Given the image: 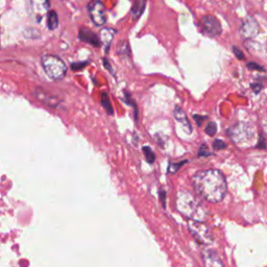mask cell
Segmentation results:
<instances>
[{"instance_id": "cell-1", "label": "cell", "mask_w": 267, "mask_h": 267, "mask_svg": "<svg viewBox=\"0 0 267 267\" xmlns=\"http://www.w3.org/2000/svg\"><path fill=\"white\" fill-rule=\"evenodd\" d=\"M192 185L200 198L213 203L224 200L228 191L226 177L217 169H208L197 172L192 177Z\"/></svg>"}, {"instance_id": "cell-2", "label": "cell", "mask_w": 267, "mask_h": 267, "mask_svg": "<svg viewBox=\"0 0 267 267\" xmlns=\"http://www.w3.org/2000/svg\"><path fill=\"white\" fill-rule=\"evenodd\" d=\"M176 207L184 216L192 220L204 221L208 212L200 201L189 191H180L176 199Z\"/></svg>"}, {"instance_id": "cell-3", "label": "cell", "mask_w": 267, "mask_h": 267, "mask_svg": "<svg viewBox=\"0 0 267 267\" xmlns=\"http://www.w3.org/2000/svg\"><path fill=\"white\" fill-rule=\"evenodd\" d=\"M228 136L240 148H248L254 143L256 132L253 126L245 122H238L228 129Z\"/></svg>"}, {"instance_id": "cell-4", "label": "cell", "mask_w": 267, "mask_h": 267, "mask_svg": "<svg viewBox=\"0 0 267 267\" xmlns=\"http://www.w3.org/2000/svg\"><path fill=\"white\" fill-rule=\"evenodd\" d=\"M42 67L45 71V73L48 75L49 78L53 79V81H60L63 78L67 73V66L57 56L52 55H46L42 58Z\"/></svg>"}, {"instance_id": "cell-5", "label": "cell", "mask_w": 267, "mask_h": 267, "mask_svg": "<svg viewBox=\"0 0 267 267\" xmlns=\"http://www.w3.org/2000/svg\"><path fill=\"white\" fill-rule=\"evenodd\" d=\"M188 229L191 235L200 244L209 245L213 242V235L211 230L203 224V221L190 220L188 222Z\"/></svg>"}, {"instance_id": "cell-6", "label": "cell", "mask_w": 267, "mask_h": 267, "mask_svg": "<svg viewBox=\"0 0 267 267\" xmlns=\"http://www.w3.org/2000/svg\"><path fill=\"white\" fill-rule=\"evenodd\" d=\"M89 16L96 26H101L106 22V13L103 3L100 0H92L87 5Z\"/></svg>"}, {"instance_id": "cell-7", "label": "cell", "mask_w": 267, "mask_h": 267, "mask_svg": "<svg viewBox=\"0 0 267 267\" xmlns=\"http://www.w3.org/2000/svg\"><path fill=\"white\" fill-rule=\"evenodd\" d=\"M201 28L203 32L211 37H217L222 32L221 24L215 16L206 15L201 18L200 20Z\"/></svg>"}, {"instance_id": "cell-8", "label": "cell", "mask_w": 267, "mask_h": 267, "mask_svg": "<svg viewBox=\"0 0 267 267\" xmlns=\"http://www.w3.org/2000/svg\"><path fill=\"white\" fill-rule=\"evenodd\" d=\"M240 33L245 39L255 38L259 33V24L257 23L253 17H248L243 20L241 28H240Z\"/></svg>"}, {"instance_id": "cell-9", "label": "cell", "mask_w": 267, "mask_h": 267, "mask_svg": "<svg viewBox=\"0 0 267 267\" xmlns=\"http://www.w3.org/2000/svg\"><path fill=\"white\" fill-rule=\"evenodd\" d=\"M78 38L86 43L91 44V45L95 47H100L101 45L100 39L97 37V35L91 30L86 29V28H82L81 30H79Z\"/></svg>"}, {"instance_id": "cell-10", "label": "cell", "mask_w": 267, "mask_h": 267, "mask_svg": "<svg viewBox=\"0 0 267 267\" xmlns=\"http://www.w3.org/2000/svg\"><path fill=\"white\" fill-rule=\"evenodd\" d=\"M173 115H174L175 120L182 124L184 130H185V132L187 134H191L192 131H193V129L191 127V124H190V121H189L188 117H187L186 113L183 111V109L181 108V106H179V105L175 106Z\"/></svg>"}, {"instance_id": "cell-11", "label": "cell", "mask_w": 267, "mask_h": 267, "mask_svg": "<svg viewBox=\"0 0 267 267\" xmlns=\"http://www.w3.org/2000/svg\"><path fill=\"white\" fill-rule=\"evenodd\" d=\"M30 6L32 12L41 18L48 11L49 0H30Z\"/></svg>"}, {"instance_id": "cell-12", "label": "cell", "mask_w": 267, "mask_h": 267, "mask_svg": "<svg viewBox=\"0 0 267 267\" xmlns=\"http://www.w3.org/2000/svg\"><path fill=\"white\" fill-rule=\"evenodd\" d=\"M203 263L206 266H222L218 255L214 251H207L203 253Z\"/></svg>"}, {"instance_id": "cell-13", "label": "cell", "mask_w": 267, "mask_h": 267, "mask_svg": "<svg viewBox=\"0 0 267 267\" xmlns=\"http://www.w3.org/2000/svg\"><path fill=\"white\" fill-rule=\"evenodd\" d=\"M115 33H116V31L113 30V29H104L100 32V41L101 43L104 44V46H105V49L108 50L110 45H111V43L114 39V35Z\"/></svg>"}, {"instance_id": "cell-14", "label": "cell", "mask_w": 267, "mask_h": 267, "mask_svg": "<svg viewBox=\"0 0 267 267\" xmlns=\"http://www.w3.org/2000/svg\"><path fill=\"white\" fill-rule=\"evenodd\" d=\"M145 5H146V0H136L134 2L133 8H132V14L134 19H138V18L143 14L145 10Z\"/></svg>"}, {"instance_id": "cell-15", "label": "cell", "mask_w": 267, "mask_h": 267, "mask_svg": "<svg viewBox=\"0 0 267 267\" xmlns=\"http://www.w3.org/2000/svg\"><path fill=\"white\" fill-rule=\"evenodd\" d=\"M35 96H37V99L41 100V101H44L48 105H51V106L57 105L58 101L56 100V99H53V97H49V95L47 93H45L44 91H41L40 89H38V91L35 92Z\"/></svg>"}, {"instance_id": "cell-16", "label": "cell", "mask_w": 267, "mask_h": 267, "mask_svg": "<svg viewBox=\"0 0 267 267\" xmlns=\"http://www.w3.org/2000/svg\"><path fill=\"white\" fill-rule=\"evenodd\" d=\"M47 25L48 29L53 31L58 28L59 25V18L58 14L55 11H50L47 13Z\"/></svg>"}, {"instance_id": "cell-17", "label": "cell", "mask_w": 267, "mask_h": 267, "mask_svg": "<svg viewBox=\"0 0 267 267\" xmlns=\"http://www.w3.org/2000/svg\"><path fill=\"white\" fill-rule=\"evenodd\" d=\"M101 103L103 105L104 110L106 111V113H108L109 115H113L114 112H113V109H112V104H111L109 96L106 93H102V95H101Z\"/></svg>"}, {"instance_id": "cell-18", "label": "cell", "mask_w": 267, "mask_h": 267, "mask_svg": "<svg viewBox=\"0 0 267 267\" xmlns=\"http://www.w3.org/2000/svg\"><path fill=\"white\" fill-rule=\"evenodd\" d=\"M143 154H144V156H145V159H146V161L148 162V163H154L155 162V160H156V156H155V154H154V151L153 150H151V148L150 147H148V146H144L143 147Z\"/></svg>"}, {"instance_id": "cell-19", "label": "cell", "mask_w": 267, "mask_h": 267, "mask_svg": "<svg viewBox=\"0 0 267 267\" xmlns=\"http://www.w3.org/2000/svg\"><path fill=\"white\" fill-rule=\"evenodd\" d=\"M204 131H206L207 135H209V136H214L215 134H216V132H217V126H216V123H215V122H213V121L209 122V123L207 124V127H206V130H204Z\"/></svg>"}, {"instance_id": "cell-20", "label": "cell", "mask_w": 267, "mask_h": 267, "mask_svg": "<svg viewBox=\"0 0 267 267\" xmlns=\"http://www.w3.org/2000/svg\"><path fill=\"white\" fill-rule=\"evenodd\" d=\"M185 163H187V162L184 161V162H181L179 164H170V165H169V167H168V173H171V174L175 173L181 168V166L184 165Z\"/></svg>"}, {"instance_id": "cell-21", "label": "cell", "mask_w": 267, "mask_h": 267, "mask_svg": "<svg viewBox=\"0 0 267 267\" xmlns=\"http://www.w3.org/2000/svg\"><path fill=\"white\" fill-rule=\"evenodd\" d=\"M213 147H214L215 150H220V149L226 148L227 144L225 143L224 141H221V140H215L214 142H213Z\"/></svg>"}, {"instance_id": "cell-22", "label": "cell", "mask_w": 267, "mask_h": 267, "mask_svg": "<svg viewBox=\"0 0 267 267\" xmlns=\"http://www.w3.org/2000/svg\"><path fill=\"white\" fill-rule=\"evenodd\" d=\"M211 153L209 151V149L207 148V145L206 144H202L200 147V151H199V156L200 157H208L210 156Z\"/></svg>"}, {"instance_id": "cell-23", "label": "cell", "mask_w": 267, "mask_h": 267, "mask_svg": "<svg viewBox=\"0 0 267 267\" xmlns=\"http://www.w3.org/2000/svg\"><path fill=\"white\" fill-rule=\"evenodd\" d=\"M233 51L235 53V56L237 57V59H239V60H243L244 59V55H243L242 50H240L238 47L233 46Z\"/></svg>"}, {"instance_id": "cell-24", "label": "cell", "mask_w": 267, "mask_h": 267, "mask_svg": "<svg viewBox=\"0 0 267 267\" xmlns=\"http://www.w3.org/2000/svg\"><path fill=\"white\" fill-rule=\"evenodd\" d=\"M247 68L252 69V70H258V71H264V68H262V66L258 65L256 63H248L247 64Z\"/></svg>"}, {"instance_id": "cell-25", "label": "cell", "mask_w": 267, "mask_h": 267, "mask_svg": "<svg viewBox=\"0 0 267 267\" xmlns=\"http://www.w3.org/2000/svg\"><path fill=\"white\" fill-rule=\"evenodd\" d=\"M252 89L255 91V93H259L262 89V85L261 84H252Z\"/></svg>"}, {"instance_id": "cell-26", "label": "cell", "mask_w": 267, "mask_h": 267, "mask_svg": "<svg viewBox=\"0 0 267 267\" xmlns=\"http://www.w3.org/2000/svg\"><path fill=\"white\" fill-rule=\"evenodd\" d=\"M206 118H207V117H202V116H199V115H194V119H195V121L198 122V124H199L200 127L201 126L202 120H204Z\"/></svg>"}, {"instance_id": "cell-27", "label": "cell", "mask_w": 267, "mask_h": 267, "mask_svg": "<svg viewBox=\"0 0 267 267\" xmlns=\"http://www.w3.org/2000/svg\"><path fill=\"white\" fill-rule=\"evenodd\" d=\"M160 198H161V200H162V204L165 207V191L164 190H161L160 191Z\"/></svg>"}, {"instance_id": "cell-28", "label": "cell", "mask_w": 267, "mask_h": 267, "mask_svg": "<svg viewBox=\"0 0 267 267\" xmlns=\"http://www.w3.org/2000/svg\"><path fill=\"white\" fill-rule=\"evenodd\" d=\"M87 63H84V64H79V63H77V64H72V66H71V67H72V69H74V70H76V69H79V68H84L83 66H85Z\"/></svg>"}]
</instances>
